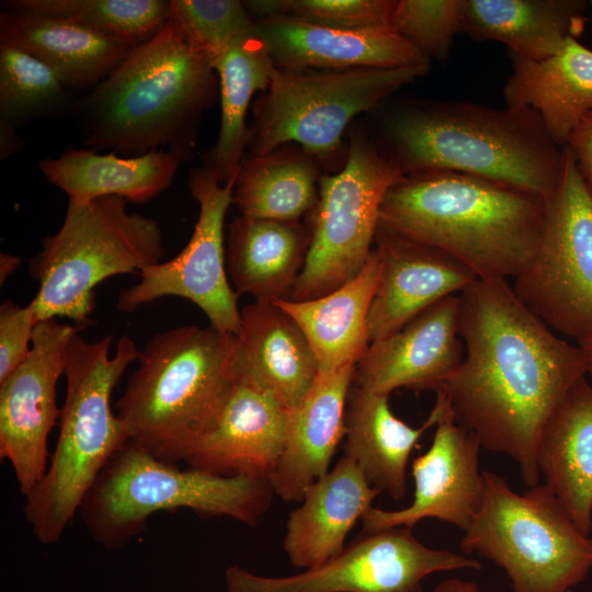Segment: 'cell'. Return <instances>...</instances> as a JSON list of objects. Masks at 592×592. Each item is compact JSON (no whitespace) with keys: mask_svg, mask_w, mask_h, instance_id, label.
Listing matches in <instances>:
<instances>
[{"mask_svg":"<svg viewBox=\"0 0 592 592\" xmlns=\"http://www.w3.org/2000/svg\"><path fill=\"white\" fill-rule=\"evenodd\" d=\"M458 295L464 357L442 389L456 422L481 447L512 458L523 482L534 487L539 436L587 377L584 356L536 317L508 281L476 278Z\"/></svg>","mask_w":592,"mask_h":592,"instance_id":"1","label":"cell"},{"mask_svg":"<svg viewBox=\"0 0 592 592\" xmlns=\"http://www.w3.org/2000/svg\"><path fill=\"white\" fill-rule=\"evenodd\" d=\"M217 92L210 57L169 15L78 103L84 146L130 157L166 149L187 160Z\"/></svg>","mask_w":592,"mask_h":592,"instance_id":"2","label":"cell"},{"mask_svg":"<svg viewBox=\"0 0 592 592\" xmlns=\"http://www.w3.org/2000/svg\"><path fill=\"white\" fill-rule=\"evenodd\" d=\"M546 201L476 175L415 172L387 191L378 227L453 258L477 278L508 281L537 248Z\"/></svg>","mask_w":592,"mask_h":592,"instance_id":"3","label":"cell"},{"mask_svg":"<svg viewBox=\"0 0 592 592\" xmlns=\"http://www.w3.org/2000/svg\"><path fill=\"white\" fill-rule=\"evenodd\" d=\"M382 147L403 175L451 171L505 183L547 200L565 152L530 107L465 101L408 102L388 114Z\"/></svg>","mask_w":592,"mask_h":592,"instance_id":"4","label":"cell"},{"mask_svg":"<svg viewBox=\"0 0 592 592\" xmlns=\"http://www.w3.org/2000/svg\"><path fill=\"white\" fill-rule=\"evenodd\" d=\"M236 354L237 337L210 325L156 334L116 403L128 441L163 462H185L236 385Z\"/></svg>","mask_w":592,"mask_h":592,"instance_id":"5","label":"cell"},{"mask_svg":"<svg viewBox=\"0 0 592 592\" xmlns=\"http://www.w3.org/2000/svg\"><path fill=\"white\" fill-rule=\"evenodd\" d=\"M112 342V335L88 342L77 332L68 345L58 440L43 480L24 505L42 544L59 542L102 469L128 442L111 396L140 350L125 334L111 355Z\"/></svg>","mask_w":592,"mask_h":592,"instance_id":"6","label":"cell"},{"mask_svg":"<svg viewBox=\"0 0 592 592\" xmlns=\"http://www.w3.org/2000/svg\"><path fill=\"white\" fill-rule=\"evenodd\" d=\"M274 496L267 479L179 469L128 441L109 460L80 505L92 536L116 549L140 533L155 513L189 509L255 526Z\"/></svg>","mask_w":592,"mask_h":592,"instance_id":"7","label":"cell"},{"mask_svg":"<svg viewBox=\"0 0 592 592\" xmlns=\"http://www.w3.org/2000/svg\"><path fill=\"white\" fill-rule=\"evenodd\" d=\"M126 205L118 196L68 201L62 225L30 261V273L38 282L31 300L37 322L68 318L81 331L94 322L99 283L163 261L160 225Z\"/></svg>","mask_w":592,"mask_h":592,"instance_id":"8","label":"cell"},{"mask_svg":"<svg viewBox=\"0 0 592 592\" xmlns=\"http://www.w3.org/2000/svg\"><path fill=\"white\" fill-rule=\"evenodd\" d=\"M481 506L460 549L502 568L513 592H570L592 569V538L583 534L544 485L515 492L485 470Z\"/></svg>","mask_w":592,"mask_h":592,"instance_id":"9","label":"cell"},{"mask_svg":"<svg viewBox=\"0 0 592 592\" xmlns=\"http://www.w3.org/2000/svg\"><path fill=\"white\" fill-rule=\"evenodd\" d=\"M431 65L349 70L276 67L253 104L248 155L296 145L320 164L341 156L343 135L357 115L425 76Z\"/></svg>","mask_w":592,"mask_h":592,"instance_id":"10","label":"cell"},{"mask_svg":"<svg viewBox=\"0 0 592 592\" xmlns=\"http://www.w3.org/2000/svg\"><path fill=\"white\" fill-rule=\"evenodd\" d=\"M402 177L368 136H351L340 170L319 180L318 202L308 214L307 258L288 299L326 295L362 271L373 250L382 202Z\"/></svg>","mask_w":592,"mask_h":592,"instance_id":"11","label":"cell"},{"mask_svg":"<svg viewBox=\"0 0 592 592\" xmlns=\"http://www.w3.org/2000/svg\"><path fill=\"white\" fill-rule=\"evenodd\" d=\"M563 152L537 248L511 286L553 331L578 342L592 333V196L570 151Z\"/></svg>","mask_w":592,"mask_h":592,"instance_id":"12","label":"cell"},{"mask_svg":"<svg viewBox=\"0 0 592 592\" xmlns=\"http://www.w3.org/2000/svg\"><path fill=\"white\" fill-rule=\"evenodd\" d=\"M481 568L478 560L428 547L412 528L398 526L363 533L334 558L293 576H261L232 565L224 580L227 592H423L432 573Z\"/></svg>","mask_w":592,"mask_h":592,"instance_id":"13","label":"cell"},{"mask_svg":"<svg viewBox=\"0 0 592 592\" xmlns=\"http://www.w3.org/2000/svg\"><path fill=\"white\" fill-rule=\"evenodd\" d=\"M235 180L221 183L208 167L191 170L187 187L198 203V217L191 239L173 259L147 266L140 280L123 289L116 308L132 312L159 298H185L206 315L210 326L237 335L240 329L238 294L225 267L224 221L232 204Z\"/></svg>","mask_w":592,"mask_h":592,"instance_id":"14","label":"cell"},{"mask_svg":"<svg viewBox=\"0 0 592 592\" xmlns=\"http://www.w3.org/2000/svg\"><path fill=\"white\" fill-rule=\"evenodd\" d=\"M79 331L56 318L37 322L27 358L0 383V457L10 463L25 498L47 471V439L60 418L56 387Z\"/></svg>","mask_w":592,"mask_h":592,"instance_id":"15","label":"cell"},{"mask_svg":"<svg viewBox=\"0 0 592 592\" xmlns=\"http://www.w3.org/2000/svg\"><path fill=\"white\" fill-rule=\"evenodd\" d=\"M429 449L411 465L412 502L399 510L371 506L362 516L363 533L405 526L413 528L424 519L449 523L464 532L475 520L485 494L479 469L481 444L447 409L435 425Z\"/></svg>","mask_w":592,"mask_h":592,"instance_id":"16","label":"cell"},{"mask_svg":"<svg viewBox=\"0 0 592 592\" xmlns=\"http://www.w3.org/2000/svg\"><path fill=\"white\" fill-rule=\"evenodd\" d=\"M464 357L459 295L430 306L391 334L371 342L355 365L353 385L390 395L398 388L442 389Z\"/></svg>","mask_w":592,"mask_h":592,"instance_id":"17","label":"cell"},{"mask_svg":"<svg viewBox=\"0 0 592 592\" xmlns=\"http://www.w3.org/2000/svg\"><path fill=\"white\" fill-rule=\"evenodd\" d=\"M375 248L382 269L367 317L369 342L391 334L477 278L453 258L380 227Z\"/></svg>","mask_w":592,"mask_h":592,"instance_id":"18","label":"cell"},{"mask_svg":"<svg viewBox=\"0 0 592 592\" xmlns=\"http://www.w3.org/2000/svg\"><path fill=\"white\" fill-rule=\"evenodd\" d=\"M291 414L271 395L237 380L216 424L185 462L215 475L269 480L284 449Z\"/></svg>","mask_w":592,"mask_h":592,"instance_id":"19","label":"cell"},{"mask_svg":"<svg viewBox=\"0 0 592 592\" xmlns=\"http://www.w3.org/2000/svg\"><path fill=\"white\" fill-rule=\"evenodd\" d=\"M254 32L284 69L349 70L431 65L390 29L343 30L274 16L254 21Z\"/></svg>","mask_w":592,"mask_h":592,"instance_id":"20","label":"cell"},{"mask_svg":"<svg viewBox=\"0 0 592 592\" xmlns=\"http://www.w3.org/2000/svg\"><path fill=\"white\" fill-rule=\"evenodd\" d=\"M236 337L237 380L294 410L319 375L316 355L298 323L272 300L254 299L240 310Z\"/></svg>","mask_w":592,"mask_h":592,"instance_id":"21","label":"cell"},{"mask_svg":"<svg viewBox=\"0 0 592 592\" xmlns=\"http://www.w3.org/2000/svg\"><path fill=\"white\" fill-rule=\"evenodd\" d=\"M380 493L356 463L342 455L334 467L307 488L286 521L283 549L289 562L314 569L345 548V538Z\"/></svg>","mask_w":592,"mask_h":592,"instance_id":"22","label":"cell"},{"mask_svg":"<svg viewBox=\"0 0 592 592\" xmlns=\"http://www.w3.org/2000/svg\"><path fill=\"white\" fill-rule=\"evenodd\" d=\"M355 365L319 374L312 387L292 410L282 455L269 477L274 494L300 502L305 491L330 469L344 437V415Z\"/></svg>","mask_w":592,"mask_h":592,"instance_id":"23","label":"cell"},{"mask_svg":"<svg viewBox=\"0 0 592 592\" xmlns=\"http://www.w3.org/2000/svg\"><path fill=\"white\" fill-rule=\"evenodd\" d=\"M418 428L396 417L389 396L368 391L352 384L344 415V455L352 458L371 486L388 493L395 501L407 492V465L422 434L435 426L448 406L443 389Z\"/></svg>","mask_w":592,"mask_h":592,"instance_id":"24","label":"cell"},{"mask_svg":"<svg viewBox=\"0 0 592 592\" xmlns=\"http://www.w3.org/2000/svg\"><path fill=\"white\" fill-rule=\"evenodd\" d=\"M510 56L512 72L503 88L506 106L534 110L551 139L563 148L592 111V49L571 37L543 60Z\"/></svg>","mask_w":592,"mask_h":592,"instance_id":"25","label":"cell"},{"mask_svg":"<svg viewBox=\"0 0 592 592\" xmlns=\"http://www.w3.org/2000/svg\"><path fill=\"white\" fill-rule=\"evenodd\" d=\"M588 7L584 0H460L462 33L502 43L510 55L538 61L582 34Z\"/></svg>","mask_w":592,"mask_h":592,"instance_id":"26","label":"cell"},{"mask_svg":"<svg viewBox=\"0 0 592 592\" xmlns=\"http://www.w3.org/2000/svg\"><path fill=\"white\" fill-rule=\"evenodd\" d=\"M0 45L36 57L78 89L94 88L132 49L73 22L16 10L0 14Z\"/></svg>","mask_w":592,"mask_h":592,"instance_id":"27","label":"cell"},{"mask_svg":"<svg viewBox=\"0 0 592 592\" xmlns=\"http://www.w3.org/2000/svg\"><path fill=\"white\" fill-rule=\"evenodd\" d=\"M382 261L374 247L362 271L330 293L300 301L271 299L305 333L316 355L319 374L356 365L368 345L367 317Z\"/></svg>","mask_w":592,"mask_h":592,"instance_id":"28","label":"cell"},{"mask_svg":"<svg viewBox=\"0 0 592 592\" xmlns=\"http://www.w3.org/2000/svg\"><path fill=\"white\" fill-rule=\"evenodd\" d=\"M545 485L577 527L592 531V386L580 379L546 422L537 446Z\"/></svg>","mask_w":592,"mask_h":592,"instance_id":"29","label":"cell"},{"mask_svg":"<svg viewBox=\"0 0 592 592\" xmlns=\"http://www.w3.org/2000/svg\"><path fill=\"white\" fill-rule=\"evenodd\" d=\"M181 162L180 156L166 149L121 157L84 147L41 160L38 169L48 182L68 195V201L118 196L143 203L172 183Z\"/></svg>","mask_w":592,"mask_h":592,"instance_id":"30","label":"cell"},{"mask_svg":"<svg viewBox=\"0 0 592 592\" xmlns=\"http://www.w3.org/2000/svg\"><path fill=\"white\" fill-rule=\"evenodd\" d=\"M310 231L300 221L239 215L229 227L228 272L235 292L288 299L305 264Z\"/></svg>","mask_w":592,"mask_h":592,"instance_id":"31","label":"cell"},{"mask_svg":"<svg viewBox=\"0 0 592 592\" xmlns=\"http://www.w3.org/2000/svg\"><path fill=\"white\" fill-rule=\"evenodd\" d=\"M320 163L296 145L246 155L235 180L232 204L240 215L299 221L317 205Z\"/></svg>","mask_w":592,"mask_h":592,"instance_id":"32","label":"cell"},{"mask_svg":"<svg viewBox=\"0 0 592 592\" xmlns=\"http://www.w3.org/2000/svg\"><path fill=\"white\" fill-rule=\"evenodd\" d=\"M214 68L219 83L220 128L205 166L226 184L236 180L247 155L250 132L246 118L252 98L266 91L276 66L253 31L237 38Z\"/></svg>","mask_w":592,"mask_h":592,"instance_id":"33","label":"cell"},{"mask_svg":"<svg viewBox=\"0 0 592 592\" xmlns=\"http://www.w3.org/2000/svg\"><path fill=\"white\" fill-rule=\"evenodd\" d=\"M3 7L67 20L132 48L153 37L170 15L163 0H13Z\"/></svg>","mask_w":592,"mask_h":592,"instance_id":"34","label":"cell"},{"mask_svg":"<svg viewBox=\"0 0 592 592\" xmlns=\"http://www.w3.org/2000/svg\"><path fill=\"white\" fill-rule=\"evenodd\" d=\"M66 86L36 57L0 45V122L15 126L57 113L68 103Z\"/></svg>","mask_w":592,"mask_h":592,"instance_id":"35","label":"cell"},{"mask_svg":"<svg viewBox=\"0 0 592 592\" xmlns=\"http://www.w3.org/2000/svg\"><path fill=\"white\" fill-rule=\"evenodd\" d=\"M243 3L254 21L285 16L343 30H391L395 0H255Z\"/></svg>","mask_w":592,"mask_h":592,"instance_id":"36","label":"cell"},{"mask_svg":"<svg viewBox=\"0 0 592 592\" xmlns=\"http://www.w3.org/2000/svg\"><path fill=\"white\" fill-rule=\"evenodd\" d=\"M390 26L428 59L444 60L462 33L460 0H395Z\"/></svg>","mask_w":592,"mask_h":592,"instance_id":"37","label":"cell"},{"mask_svg":"<svg viewBox=\"0 0 592 592\" xmlns=\"http://www.w3.org/2000/svg\"><path fill=\"white\" fill-rule=\"evenodd\" d=\"M177 19L214 62L239 37L254 31V20L243 1L171 0Z\"/></svg>","mask_w":592,"mask_h":592,"instance_id":"38","label":"cell"},{"mask_svg":"<svg viewBox=\"0 0 592 592\" xmlns=\"http://www.w3.org/2000/svg\"><path fill=\"white\" fill-rule=\"evenodd\" d=\"M37 320L30 301L21 307L13 300L0 306V383L29 356Z\"/></svg>","mask_w":592,"mask_h":592,"instance_id":"39","label":"cell"},{"mask_svg":"<svg viewBox=\"0 0 592 592\" xmlns=\"http://www.w3.org/2000/svg\"><path fill=\"white\" fill-rule=\"evenodd\" d=\"M565 147L570 151L579 174L592 196V111L580 121Z\"/></svg>","mask_w":592,"mask_h":592,"instance_id":"40","label":"cell"},{"mask_svg":"<svg viewBox=\"0 0 592 592\" xmlns=\"http://www.w3.org/2000/svg\"><path fill=\"white\" fill-rule=\"evenodd\" d=\"M433 592H480V590L473 581L453 578L440 582Z\"/></svg>","mask_w":592,"mask_h":592,"instance_id":"41","label":"cell"},{"mask_svg":"<svg viewBox=\"0 0 592 592\" xmlns=\"http://www.w3.org/2000/svg\"><path fill=\"white\" fill-rule=\"evenodd\" d=\"M1 260H0V277H1V284L3 281L8 278V276L15 271V269L19 266L21 260L16 257L1 253Z\"/></svg>","mask_w":592,"mask_h":592,"instance_id":"42","label":"cell"},{"mask_svg":"<svg viewBox=\"0 0 592 592\" xmlns=\"http://www.w3.org/2000/svg\"><path fill=\"white\" fill-rule=\"evenodd\" d=\"M587 365V375L592 378V333L578 341Z\"/></svg>","mask_w":592,"mask_h":592,"instance_id":"43","label":"cell"},{"mask_svg":"<svg viewBox=\"0 0 592 592\" xmlns=\"http://www.w3.org/2000/svg\"><path fill=\"white\" fill-rule=\"evenodd\" d=\"M591 5H592V1H591Z\"/></svg>","mask_w":592,"mask_h":592,"instance_id":"44","label":"cell"},{"mask_svg":"<svg viewBox=\"0 0 592 592\" xmlns=\"http://www.w3.org/2000/svg\"><path fill=\"white\" fill-rule=\"evenodd\" d=\"M570 592H572V591H570Z\"/></svg>","mask_w":592,"mask_h":592,"instance_id":"45","label":"cell"}]
</instances>
